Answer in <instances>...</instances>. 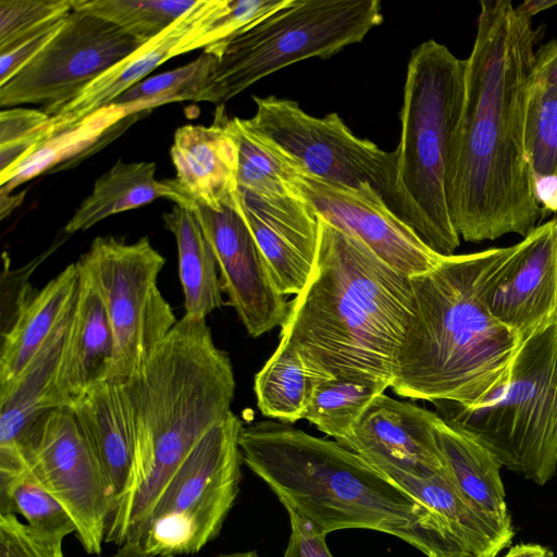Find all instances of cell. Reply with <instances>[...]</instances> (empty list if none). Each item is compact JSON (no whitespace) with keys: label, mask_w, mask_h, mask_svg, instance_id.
I'll list each match as a JSON object with an SVG mask.
<instances>
[{"label":"cell","mask_w":557,"mask_h":557,"mask_svg":"<svg viewBox=\"0 0 557 557\" xmlns=\"http://www.w3.org/2000/svg\"><path fill=\"white\" fill-rule=\"evenodd\" d=\"M544 34L511 1L480 2L446 178L451 222L469 243L527 237L542 221L524 150L535 46Z\"/></svg>","instance_id":"cell-1"},{"label":"cell","mask_w":557,"mask_h":557,"mask_svg":"<svg viewBox=\"0 0 557 557\" xmlns=\"http://www.w3.org/2000/svg\"><path fill=\"white\" fill-rule=\"evenodd\" d=\"M516 247L443 257L411 276L413 311L396 355L395 394L468 408L500 397L522 341L492 315L485 298Z\"/></svg>","instance_id":"cell-2"},{"label":"cell","mask_w":557,"mask_h":557,"mask_svg":"<svg viewBox=\"0 0 557 557\" xmlns=\"http://www.w3.org/2000/svg\"><path fill=\"white\" fill-rule=\"evenodd\" d=\"M243 462L322 534L366 529L425 557H473L434 511L337 441L285 422L243 426Z\"/></svg>","instance_id":"cell-3"},{"label":"cell","mask_w":557,"mask_h":557,"mask_svg":"<svg viewBox=\"0 0 557 557\" xmlns=\"http://www.w3.org/2000/svg\"><path fill=\"white\" fill-rule=\"evenodd\" d=\"M128 387L136 447L127 484L110 513L106 544L138 542L158 496L198 441L231 412L235 377L206 320L184 315Z\"/></svg>","instance_id":"cell-4"},{"label":"cell","mask_w":557,"mask_h":557,"mask_svg":"<svg viewBox=\"0 0 557 557\" xmlns=\"http://www.w3.org/2000/svg\"><path fill=\"white\" fill-rule=\"evenodd\" d=\"M318 223L313 270L289 302L280 341L324 376L370 375L392 385L413 311L411 276L355 236L320 216Z\"/></svg>","instance_id":"cell-5"},{"label":"cell","mask_w":557,"mask_h":557,"mask_svg":"<svg viewBox=\"0 0 557 557\" xmlns=\"http://www.w3.org/2000/svg\"><path fill=\"white\" fill-rule=\"evenodd\" d=\"M466 60L429 39L411 52L400 110L399 184L428 230V246L454 255L460 245L446 178L465 100Z\"/></svg>","instance_id":"cell-6"},{"label":"cell","mask_w":557,"mask_h":557,"mask_svg":"<svg viewBox=\"0 0 557 557\" xmlns=\"http://www.w3.org/2000/svg\"><path fill=\"white\" fill-rule=\"evenodd\" d=\"M437 414L480 441L506 467L542 486L557 470V315L525 338L495 401H434Z\"/></svg>","instance_id":"cell-7"},{"label":"cell","mask_w":557,"mask_h":557,"mask_svg":"<svg viewBox=\"0 0 557 557\" xmlns=\"http://www.w3.org/2000/svg\"><path fill=\"white\" fill-rule=\"evenodd\" d=\"M382 22L377 0H287L210 52L218 61L196 101L222 107L278 70L362 41Z\"/></svg>","instance_id":"cell-8"},{"label":"cell","mask_w":557,"mask_h":557,"mask_svg":"<svg viewBox=\"0 0 557 557\" xmlns=\"http://www.w3.org/2000/svg\"><path fill=\"white\" fill-rule=\"evenodd\" d=\"M256 113L242 124L274 147L301 175L380 196L428 244V230L398 180L397 150L356 136L335 113L317 117L297 101L252 97ZM428 246V245H426Z\"/></svg>","instance_id":"cell-9"},{"label":"cell","mask_w":557,"mask_h":557,"mask_svg":"<svg viewBox=\"0 0 557 557\" xmlns=\"http://www.w3.org/2000/svg\"><path fill=\"white\" fill-rule=\"evenodd\" d=\"M243 426L231 411L193 447L144 523L138 543L146 550L172 557L196 554L220 534L239 492Z\"/></svg>","instance_id":"cell-10"},{"label":"cell","mask_w":557,"mask_h":557,"mask_svg":"<svg viewBox=\"0 0 557 557\" xmlns=\"http://www.w3.org/2000/svg\"><path fill=\"white\" fill-rule=\"evenodd\" d=\"M164 263L147 236L132 244L98 236L76 262L96 286L113 331L108 380L126 382L137 374L178 321L158 287Z\"/></svg>","instance_id":"cell-11"},{"label":"cell","mask_w":557,"mask_h":557,"mask_svg":"<svg viewBox=\"0 0 557 557\" xmlns=\"http://www.w3.org/2000/svg\"><path fill=\"white\" fill-rule=\"evenodd\" d=\"M21 457L35 479L65 508L87 554L100 556L112 510L96 455L74 412L58 407L32 426Z\"/></svg>","instance_id":"cell-12"},{"label":"cell","mask_w":557,"mask_h":557,"mask_svg":"<svg viewBox=\"0 0 557 557\" xmlns=\"http://www.w3.org/2000/svg\"><path fill=\"white\" fill-rule=\"evenodd\" d=\"M145 42L106 20L72 10L51 41L0 85V106L41 103L51 116Z\"/></svg>","instance_id":"cell-13"},{"label":"cell","mask_w":557,"mask_h":557,"mask_svg":"<svg viewBox=\"0 0 557 557\" xmlns=\"http://www.w3.org/2000/svg\"><path fill=\"white\" fill-rule=\"evenodd\" d=\"M237 193L220 210L200 205L191 209L214 251L222 290L248 334L259 337L285 323L289 302L276 287L238 208Z\"/></svg>","instance_id":"cell-14"},{"label":"cell","mask_w":557,"mask_h":557,"mask_svg":"<svg viewBox=\"0 0 557 557\" xmlns=\"http://www.w3.org/2000/svg\"><path fill=\"white\" fill-rule=\"evenodd\" d=\"M296 187L318 216L355 236L383 261L408 276L423 274L443 259L375 194L301 174Z\"/></svg>","instance_id":"cell-15"},{"label":"cell","mask_w":557,"mask_h":557,"mask_svg":"<svg viewBox=\"0 0 557 557\" xmlns=\"http://www.w3.org/2000/svg\"><path fill=\"white\" fill-rule=\"evenodd\" d=\"M485 301L492 315L522 342L557 315V218L517 243Z\"/></svg>","instance_id":"cell-16"},{"label":"cell","mask_w":557,"mask_h":557,"mask_svg":"<svg viewBox=\"0 0 557 557\" xmlns=\"http://www.w3.org/2000/svg\"><path fill=\"white\" fill-rule=\"evenodd\" d=\"M436 412L381 394L342 443L382 473L419 478L446 468L435 436Z\"/></svg>","instance_id":"cell-17"},{"label":"cell","mask_w":557,"mask_h":557,"mask_svg":"<svg viewBox=\"0 0 557 557\" xmlns=\"http://www.w3.org/2000/svg\"><path fill=\"white\" fill-rule=\"evenodd\" d=\"M238 208L259 246L276 287L299 294L315 261L318 216L300 195L259 197L237 193Z\"/></svg>","instance_id":"cell-18"},{"label":"cell","mask_w":557,"mask_h":557,"mask_svg":"<svg viewBox=\"0 0 557 557\" xmlns=\"http://www.w3.org/2000/svg\"><path fill=\"white\" fill-rule=\"evenodd\" d=\"M218 3L219 0H198L194 8L165 30L145 42L64 103L50 116L51 138L107 108L169 59L198 49V37Z\"/></svg>","instance_id":"cell-19"},{"label":"cell","mask_w":557,"mask_h":557,"mask_svg":"<svg viewBox=\"0 0 557 557\" xmlns=\"http://www.w3.org/2000/svg\"><path fill=\"white\" fill-rule=\"evenodd\" d=\"M77 268V294L54 381L57 406L66 408L109 379L115 354L104 304L88 275Z\"/></svg>","instance_id":"cell-20"},{"label":"cell","mask_w":557,"mask_h":557,"mask_svg":"<svg viewBox=\"0 0 557 557\" xmlns=\"http://www.w3.org/2000/svg\"><path fill=\"white\" fill-rule=\"evenodd\" d=\"M71 315L27 368L13 382L0 387L1 490L10 487L26 472L21 447L32 426L45 412L58 408L54 381Z\"/></svg>","instance_id":"cell-21"},{"label":"cell","mask_w":557,"mask_h":557,"mask_svg":"<svg viewBox=\"0 0 557 557\" xmlns=\"http://www.w3.org/2000/svg\"><path fill=\"white\" fill-rule=\"evenodd\" d=\"M226 120L222 106L212 125L177 128L170 151L176 182L197 205L212 210L238 191V150Z\"/></svg>","instance_id":"cell-22"},{"label":"cell","mask_w":557,"mask_h":557,"mask_svg":"<svg viewBox=\"0 0 557 557\" xmlns=\"http://www.w3.org/2000/svg\"><path fill=\"white\" fill-rule=\"evenodd\" d=\"M70 409L101 467L113 508L127 484L135 458V414L128 383L104 380Z\"/></svg>","instance_id":"cell-23"},{"label":"cell","mask_w":557,"mask_h":557,"mask_svg":"<svg viewBox=\"0 0 557 557\" xmlns=\"http://www.w3.org/2000/svg\"><path fill=\"white\" fill-rule=\"evenodd\" d=\"M79 283L76 263L32 294L1 334L0 387L13 382L71 315Z\"/></svg>","instance_id":"cell-24"},{"label":"cell","mask_w":557,"mask_h":557,"mask_svg":"<svg viewBox=\"0 0 557 557\" xmlns=\"http://www.w3.org/2000/svg\"><path fill=\"white\" fill-rule=\"evenodd\" d=\"M383 474L444 520L473 557H496L510 546L513 528L500 524L474 507L460 492L447 468L425 478L400 472Z\"/></svg>","instance_id":"cell-25"},{"label":"cell","mask_w":557,"mask_h":557,"mask_svg":"<svg viewBox=\"0 0 557 557\" xmlns=\"http://www.w3.org/2000/svg\"><path fill=\"white\" fill-rule=\"evenodd\" d=\"M154 162L116 161L94 183L92 190L64 226L67 234L90 228L113 214L136 209L158 198L193 208L197 205L176 180L156 178Z\"/></svg>","instance_id":"cell-26"},{"label":"cell","mask_w":557,"mask_h":557,"mask_svg":"<svg viewBox=\"0 0 557 557\" xmlns=\"http://www.w3.org/2000/svg\"><path fill=\"white\" fill-rule=\"evenodd\" d=\"M435 436L445 466L465 497L487 517L513 528L497 458L474 436L440 416Z\"/></svg>","instance_id":"cell-27"},{"label":"cell","mask_w":557,"mask_h":557,"mask_svg":"<svg viewBox=\"0 0 557 557\" xmlns=\"http://www.w3.org/2000/svg\"><path fill=\"white\" fill-rule=\"evenodd\" d=\"M164 226L177 244L178 275L185 298V315L206 320L221 308L222 287L212 246L194 210L174 205L163 214Z\"/></svg>","instance_id":"cell-28"},{"label":"cell","mask_w":557,"mask_h":557,"mask_svg":"<svg viewBox=\"0 0 557 557\" xmlns=\"http://www.w3.org/2000/svg\"><path fill=\"white\" fill-rule=\"evenodd\" d=\"M288 344L277 348L255 376L257 405L263 416L293 423L305 418L315 386L326 379Z\"/></svg>","instance_id":"cell-29"},{"label":"cell","mask_w":557,"mask_h":557,"mask_svg":"<svg viewBox=\"0 0 557 557\" xmlns=\"http://www.w3.org/2000/svg\"><path fill=\"white\" fill-rule=\"evenodd\" d=\"M387 387L388 381L370 375L323 379L314 388L304 419L342 444L373 399Z\"/></svg>","instance_id":"cell-30"},{"label":"cell","mask_w":557,"mask_h":557,"mask_svg":"<svg viewBox=\"0 0 557 557\" xmlns=\"http://www.w3.org/2000/svg\"><path fill=\"white\" fill-rule=\"evenodd\" d=\"M238 150L237 186L243 194L259 197L299 195L300 173L274 147L247 129L239 117L227 119Z\"/></svg>","instance_id":"cell-31"},{"label":"cell","mask_w":557,"mask_h":557,"mask_svg":"<svg viewBox=\"0 0 557 557\" xmlns=\"http://www.w3.org/2000/svg\"><path fill=\"white\" fill-rule=\"evenodd\" d=\"M216 61L214 54L203 51L186 65L137 83L109 106L121 111L124 119H127L159 106L185 100L196 101L206 88Z\"/></svg>","instance_id":"cell-32"},{"label":"cell","mask_w":557,"mask_h":557,"mask_svg":"<svg viewBox=\"0 0 557 557\" xmlns=\"http://www.w3.org/2000/svg\"><path fill=\"white\" fill-rule=\"evenodd\" d=\"M198 0H73V10L106 20L148 41L197 4Z\"/></svg>","instance_id":"cell-33"},{"label":"cell","mask_w":557,"mask_h":557,"mask_svg":"<svg viewBox=\"0 0 557 557\" xmlns=\"http://www.w3.org/2000/svg\"><path fill=\"white\" fill-rule=\"evenodd\" d=\"M125 120L122 113L109 106L103 108L81 123L61 132L46 141L40 148L25 159L15 170L0 180L1 194H9L17 185L38 175L40 172L54 164L61 157H65L71 148H84L85 144H91L102 133L115 123Z\"/></svg>","instance_id":"cell-34"},{"label":"cell","mask_w":557,"mask_h":557,"mask_svg":"<svg viewBox=\"0 0 557 557\" xmlns=\"http://www.w3.org/2000/svg\"><path fill=\"white\" fill-rule=\"evenodd\" d=\"M524 150L532 175L557 176V89L531 81Z\"/></svg>","instance_id":"cell-35"},{"label":"cell","mask_w":557,"mask_h":557,"mask_svg":"<svg viewBox=\"0 0 557 557\" xmlns=\"http://www.w3.org/2000/svg\"><path fill=\"white\" fill-rule=\"evenodd\" d=\"M8 513L20 515L26 524L50 535L66 537L76 530L65 508L28 471L0 499V515Z\"/></svg>","instance_id":"cell-36"},{"label":"cell","mask_w":557,"mask_h":557,"mask_svg":"<svg viewBox=\"0 0 557 557\" xmlns=\"http://www.w3.org/2000/svg\"><path fill=\"white\" fill-rule=\"evenodd\" d=\"M73 0H0V53L63 18Z\"/></svg>","instance_id":"cell-37"},{"label":"cell","mask_w":557,"mask_h":557,"mask_svg":"<svg viewBox=\"0 0 557 557\" xmlns=\"http://www.w3.org/2000/svg\"><path fill=\"white\" fill-rule=\"evenodd\" d=\"M64 539L33 529L17 515H0V557H65Z\"/></svg>","instance_id":"cell-38"},{"label":"cell","mask_w":557,"mask_h":557,"mask_svg":"<svg viewBox=\"0 0 557 557\" xmlns=\"http://www.w3.org/2000/svg\"><path fill=\"white\" fill-rule=\"evenodd\" d=\"M66 16L24 38L5 52L0 53V85L5 84L16 75L51 41Z\"/></svg>","instance_id":"cell-39"},{"label":"cell","mask_w":557,"mask_h":557,"mask_svg":"<svg viewBox=\"0 0 557 557\" xmlns=\"http://www.w3.org/2000/svg\"><path fill=\"white\" fill-rule=\"evenodd\" d=\"M287 511L290 535L283 557H333L325 539L313 524L287 504H282Z\"/></svg>","instance_id":"cell-40"},{"label":"cell","mask_w":557,"mask_h":557,"mask_svg":"<svg viewBox=\"0 0 557 557\" xmlns=\"http://www.w3.org/2000/svg\"><path fill=\"white\" fill-rule=\"evenodd\" d=\"M50 115L42 110L10 108L0 114V146L33 137L50 124Z\"/></svg>","instance_id":"cell-41"},{"label":"cell","mask_w":557,"mask_h":557,"mask_svg":"<svg viewBox=\"0 0 557 557\" xmlns=\"http://www.w3.org/2000/svg\"><path fill=\"white\" fill-rule=\"evenodd\" d=\"M532 82L557 89V38L542 45L536 50Z\"/></svg>","instance_id":"cell-42"},{"label":"cell","mask_w":557,"mask_h":557,"mask_svg":"<svg viewBox=\"0 0 557 557\" xmlns=\"http://www.w3.org/2000/svg\"><path fill=\"white\" fill-rule=\"evenodd\" d=\"M534 198L542 210V220L557 212V176L532 175Z\"/></svg>","instance_id":"cell-43"},{"label":"cell","mask_w":557,"mask_h":557,"mask_svg":"<svg viewBox=\"0 0 557 557\" xmlns=\"http://www.w3.org/2000/svg\"><path fill=\"white\" fill-rule=\"evenodd\" d=\"M553 552L540 544L521 543L511 547L504 557H550Z\"/></svg>","instance_id":"cell-44"},{"label":"cell","mask_w":557,"mask_h":557,"mask_svg":"<svg viewBox=\"0 0 557 557\" xmlns=\"http://www.w3.org/2000/svg\"><path fill=\"white\" fill-rule=\"evenodd\" d=\"M557 5V0H525L515 7L516 12L529 20L536 14Z\"/></svg>","instance_id":"cell-45"},{"label":"cell","mask_w":557,"mask_h":557,"mask_svg":"<svg viewBox=\"0 0 557 557\" xmlns=\"http://www.w3.org/2000/svg\"><path fill=\"white\" fill-rule=\"evenodd\" d=\"M98 557H172V556H160L146 550L138 542H128L119 547L115 552L107 556Z\"/></svg>","instance_id":"cell-46"},{"label":"cell","mask_w":557,"mask_h":557,"mask_svg":"<svg viewBox=\"0 0 557 557\" xmlns=\"http://www.w3.org/2000/svg\"><path fill=\"white\" fill-rule=\"evenodd\" d=\"M25 193H21L18 195L10 196L9 194H1V206H0V216L4 219L9 215L15 208H17L24 198Z\"/></svg>","instance_id":"cell-47"},{"label":"cell","mask_w":557,"mask_h":557,"mask_svg":"<svg viewBox=\"0 0 557 557\" xmlns=\"http://www.w3.org/2000/svg\"><path fill=\"white\" fill-rule=\"evenodd\" d=\"M216 557H260L255 550H246V552H234L227 554H221Z\"/></svg>","instance_id":"cell-48"},{"label":"cell","mask_w":557,"mask_h":557,"mask_svg":"<svg viewBox=\"0 0 557 557\" xmlns=\"http://www.w3.org/2000/svg\"><path fill=\"white\" fill-rule=\"evenodd\" d=\"M550 557H554V555H553V556H550Z\"/></svg>","instance_id":"cell-49"}]
</instances>
